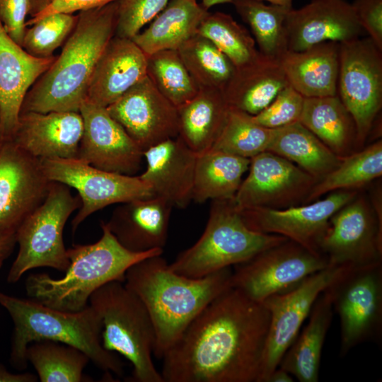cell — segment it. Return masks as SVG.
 Returning <instances> with one entry per match:
<instances>
[{"instance_id": "1", "label": "cell", "mask_w": 382, "mask_h": 382, "mask_svg": "<svg viewBox=\"0 0 382 382\" xmlns=\"http://www.w3.org/2000/svg\"><path fill=\"white\" fill-rule=\"evenodd\" d=\"M270 322L262 303L230 287L163 354V382H257Z\"/></svg>"}, {"instance_id": "2", "label": "cell", "mask_w": 382, "mask_h": 382, "mask_svg": "<svg viewBox=\"0 0 382 382\" xmlns=\"http://www.w3.org/2000/svg\"><path fill=\"white\" fill-rule=\"evenodd\" d=\"M161 255L132 265L124 282L149 314L155 332L153 354L160 359L201 311L231 287L232 276L226 267L200 278L185 277L173 271Z\"/></svg>"}, {"instance_id": "3", "label": "cell", "mask_w": 382, "mask_h": 382, "mask_svg": "<svg viewBox=\"0 0 382 382\" xmlns=\"http://www.w3.org/2000/svg\"><path fill=\"white\" fill-rule=\"evenodd\" d=\"M117 8L115 1L80 11L61 54L29 89L21 112H79L96 64L115 35Z\"/></svg>"}, {"instance_id": "4", "label": "cell", "mask_w": 382, "mask_h": 382, "mask_svg": "<svg viewBox=\"0 0 382 382\" xmlns=\"http://www.w3.org/2000/svg\"><path fill=\"white\" fill-rule=\"evenodd\" d=\"M0 305L13 323L10 363L15 369L27 368L26 349L30 343L50 340L79 349L104 371L123 374L121 360L102 345L101 319L90 304L81 311L67 312L0 291Z\"/></svg>"}, {"instance_id": "5", "label": "cell", "mask_w": 382, "mask_h": 382, "mask_svg": "<svg viewBox=\"0 0 382 382\" xmlns=\"http://www.w3.org/2000/svg\"><path fill=\"white\" fill-rule=\"evenodd\" d=\"M100 226L103 233L98 241L74 245L66 250L70 263L63 277L54 279L45 273L28 277L25 286L30 299L64 311H81L97 289L112 281L124 282L132 265L163 253V249L130 251L117 241L104 222Z\"/></svg>"}, {"instance_id": "6", "label": "cell", "mask_w": 382, "mask_h": 382, "mask_svg": "<svg viewBox=\"0 0 382 382\" xmlns=\"http://www.w3.org/2000/svg\"><path fill=\"white\" fill-rule=\"evenodd\" d=\"M89 304L101 319L103 347L118 352L132 364L129 381L163 382L152 360L154 325L139 297L124 282L112 281L93 292Z\"/></svg>"}, {"instance_id": "7", "label": "cell", "mask_w": 382, "mask_h": 382, "mask_svg": "<svg viewBox=\"0 0 382 382\" xmlns=\"http://www.w3.org/2000/svg\"><path fill=\"white\" fill-rule=\"evenodd\" d=\"M287 239L250 229L233 199L212 200L203 233L195 244L179 253L169 267L183 276L200 278L243 262Z\"/></svg>"}, {"instance_id": "8", "label": "cell", "mask_w": 382, "mask_h": 382, "mask_svg": "<svg viewBox=\"0 0 382 382\" xmlns=\"http://www.w3.org/2000/svg\"><path fill=\"white\" fill-rule=\"evenodd\" d=\"M81 205L79 196L73 195L69 187L51 183L45 199L16 230L18 251L7 275L9 284H15L34 268L67 270L70 262L63 231L69 216Z\"/></svg>"}, {"instance_id": "9", "label": "cell", "mask_w": 382, "mask_h": 382, "mask_svg": "<svg viewBox=\"0 0 382 382\" xmlns=\"http://www.w3.org/2000/svg\"><path fill=\"white\" fill-rule=\"evenodd\" d=\"M340 323V357L382 335V262L347 265L326 287Z\"/></svg>"}, {"instance_id": "10", "label": "cell", "mask_w": 382, "mask_h": 382, "mask_svg": "<svg viewBox=\"0 0 382 382\" xmlns=\"http://www.w3.org/2000/svg\"><path fill=\"white\" fill-rule=\"evenodd\" d=\"M337 96L354 120L360 150L382 107V50L370 37L340 43Z\"/></svg>"}, {"instance_id": "11", "label": "cell", "mask_w": 382, "mask_h": 382, "mask_svg": "<svg viewBox=\"0 0 382 382\" xmlns=\"http://www.w3.org/2000/svg\"><path fill=\"white\" fill-rule=\"evenodd\" d=\"M329 265L325 257L287 239L234 265L231 286L262 303L270 296L294 288Z\"/></svg>"}, {"instance_id": "12", "label": "cell", "mask_w": 382, "mask_h": 382, "mask_svg": "<svg viewBox=\"0 0 382 382\" xmlns=\"http://www.w3.org/2000/svg\"><path fill=\"white\" fill-rule=\"evenodd\" d=\"M51 182L75 189L81 205L71 221L73 233L92 214L109 205L154 196L151 187L140 177L103 170L79 158L40 159Z\"/></svg>"}, {"instance_id": "13", "label": "cell", "mask_w": 382, "mask_h": 382, "mask_svg": "<svg viewBox=\"0 0 382 382\" xmlns=\"http://www.w3.org/2000/svg\"><path fill=\"white\" fill-rule=\"evenodd\" d=\"M320 252L332 265L382 262V220L366 194L359 191L330 217Z\"/></svg>"}, {"instance_id": "14", "label": "cell", "mask_w": 382, "mask_h": 382, "mask_svg": "<svg viewBox=\"0 0 382 382\" xmlns=\"http://www.w3.org/2000/svg\"><path fill=\"white\" fill-rule=\"evenodd\" d=\"M347 265H330L294 288L270 296L262 302L269 311L270 322L257 382H267L299 333L318 296Z\"/></svg>"}, {"instance_id": "15", "label": "cell", "mask_w": 382, "mask_h": 382, "mask_svg": "<svg viewBox=\"0 0 382 382\" xmlns=\"http://www.w3.org/2000/svg\"><path fill=\"white\" fill-rule=\"evenodd\" d=\"M248 170L233 199L238 210L254 207L281 209L306 204L319 180L270 151L251 158Z\"/></svg>"}, {"instance_id": "16", "label": "cell", "mask_w": 382, "mask_h": 382, "mask_svg": "<svg viewBox=\"0 0 382 382\" xmlns=\"http://www.w3.org/2000/svg\"><path fill=\"white\" fill-rule=\"evenodd\" d=\"M358 192L347 190L334 191L323 199L286 209L254 207L238 211L250 229L282 236L313 253L322 255L320 245L330 217L353 199Z\"/></svg>"}, {"instance_id": "17", "label": "cell", "mask_w": 382, "mask_h": 382, "mask_svg": "<svg viewBox=\"0 0 382 382\" xmlns=\"http://www.w3.org/2000/svg\"><path fill=\"white\" fill-rule=\"evenodd\" d=\"M51 181L40 158L11 139L0 141V232L16 231L45 199Z\"/></svg>"}, {"instance_id": "18", "label": "cell", "mask_w": 382, "mask_h": 382, "mask_svg": "<svg viewBox=\"0 0 382 382\" xmlns=\"http://www.w3.org/2000/svg\"><path fill=\"white\" fill-rule=\"evenodd\" d=\"M79 113L83 128L77 158L103 170L128 175L137 173L144 151L107 108L85 99Z\"/></svg>"}, {"instance_id": "19", "label": "cell", "mask_w": 382, "mask_h": 382, "mask_svg": "<svg viewBox=\"0 0 382 382\" xmlns=\"http://www.w3.org/2000/svg\"><path fill=\"white\" fill-rule=\"evenodd\" d=\"M106 108L143 151L178 136L177 107L158 91L148 76Z\"/></svg>"}, {"instance_id": "20", "label": "cell", "mask_w": 382, "mask_h": 382, "mask_svg": "<svg viewBox=\"0 0 382 382\" xmlns=\"http://www.w3.org/2000/svg\"><path fill=\"white\" fill-rule=\"evenodd\" d=\"M285 29L289 51H301L328 41L345 42L364 33L346 0H311L301 8H291Z\"/></svg>"}, {"instance_id": "21", "label": "cell", "mask_w": 382, "mask_h": 382, "mask_svg": "<svg viewBox=\"0 0 382 382\" xmlns=\"http://www.w3.org/2000/svg\"><path fill=\"white\" fill-rule=\"evenodd\" d=\"M79 112H21L10 139L40 158H77L83 134Z\"/></svg>"}, {"instance_id": "22", "label": "cell", "mask_w": 382, "mask_h": 382, "mask_svg": "<svg viewBox=\"0 0 382 382\" xmlns=\"http://www.w3.org/2000/svg\"><path fill=\"white\" fill-rule=\"evenodd\" d=\"M197 156L179 136L168 139L144 151L146 166L139 176L154 196L185 209L192 201Z\"/></svg>"}, {"instance_id": "23", "label": "cell", "mask_w": 382, "mask_h": 382, "mask_svg": "<svg viewBox=\"0 0 382 382\" xmlns=\"http://www.w3.org/2000/svg\"><path fill=\"white\" fill-rule=\"evenodd\" d=\"M56 57L38 58L28 53L6 32L0 21V117L2 139L16 127L26 93Z\"/></svg>"}, {"instance_id": "24", "label": "cell", "mask_w": 382, "mask_h": 382, "mask_svg": "<svg viewBox=\"0 0 382 382\" xmlns=\"http://www.w3.org/2000/svg\"><path fill=\"white\" fill-rule=\"evenodd\" d=\"M173 206L151 196L121 203L105 224L117 241L132 252L163 249Z\"/></svg>"}, {"instance_id": "25", "label": "cell", "mask_w": 382, "mask_h": 382, "mask_svg": "<svg viewBox=\"0 0 382 382\" xmlns=\"http://www.w3.org/2000/svg\"><path fill=\"white\" fill-rule=\"evenodd\" d=\"M147 76V56L132 40L114 35L100 56L86 100L107 108Z\"/></svg>"}, {"instance_id": "26", "label": "cell", "mask_w": 382, "mask_h": 382, "mask_svg": "<svg viewBox=\"0 0 382 382\" xmlns=\"http://www.w3.org/2000/svg\"><path fill=\"white\" fill-rule=\"evenodd\" d=\"M289 86L304 98L337 95L340 43L324 42L279 59Z\"/></svg>"}, {"instance_id": "27", "label": "cell", "mask_w": 382, "mask_h": 382, "mask_svg": "<svg viewBox=\"0 0 382 382\" xmlns=\"http://www.w3.org/2000/svg\"><path fill=\"white\" fill-rule=\"evenodd\" d=\"M289 86L279 61L262 54L255 62L236 69L222 91L230 107L255 115Z\"/></svg>"}, {"instance_id": "28", "label": "cell", "mask_w": 382, "mask_h": 382, "mask_svg": "<svg viewBox=\"0 0 382 382\" xmlns=\"http://www.w3.org/2000/svg\"><path fill=\"white\" fill-rule=\"evenodd\" d=\"M333 313L330 296L324 290L313 305L306 326L286 349L278 366L300 382H318L323 347Z\"/></svg>"}, {"instance_id": "29", "label": "cell", "mask_w": 382, "mask_h": 382, "mask_svg": "<svg viewBox=\"0 0 382 382\" xmlns=\"http://www.w3.org/2000/svg\"><path fill=\"white\" fill-rule=\"evenodd\" d=\"M229 108L221 90L199 88L192 98L177 108L178 136L197 154L210 149L224 127Z\"/></svg>"}, {"instance_id": "30", "label": "cell", "mask_w": 382, "mask_h": 382, "mask_svg": "<svg viewBox=\"0 0 382 382\" xmlns=\"http://www.w3.org/2000/svg\"><path fill=\"white\" fill-rule=\"evenodd\" d=\"M208 13L197 0H169L149 25L132 40L146 56L161 50H177L197 33Z\"/></svg>"}, {"instance_id": "31", "label": "cell", "mask_w": 382, "mask_h": 382, "mask_svg": "<svg viewBox=\"0 0 382 382\" xmlns=\"http://www.w3.org/2000/svg\"><path fill=\"white\" fill-rule=\"evenodd\" d=\"M299 122L340 158L359 151L354 120L337 95L305 98Z\"/></svg>"}, {"instance_id": "32", "label": "cell", "mask_w": 382, "mask_h": 382, "mask_svg": "<svg viewBox=\"0 0 382 382\" xmlns=\"http://www.w3.org/2000/svg\"><path fill=\"white\" fill-rule=\"evenodd\" d=\"M250 158L210 149L197 154L192 200H228L235 197Z\"/></svg>"}, {"instance_id": "33", "label": "cell", "mask_w": 382, "mask_h": 382, "mask_svg": "<svg viewBox=\"0 0 382 382\" xmlns=\"http://www.w3.org/2000/svg\"><path fill=\"white\" fill-rule=\"evenodd\" d=\"M267 151L287 159L318 180L342 159L299 122L275 129Z\"/></svg>"}, {"instance_id": "34", "label": "cell", "mask_w": 382, "mask_h": 382, "mask_svg": "<svg viewBox=\"0 0 382 382\" xmlns=\"http://www.w3.org/2000/svg\"><path fill=\"white\" fill-rule=\"evenodd\" d=\"M382 175V141L378 139L342 158L340 165L319 180L306 203L337 190H359Z\"/></svg>"}, {"instance_id": "35", "label": "cell", "mask_w": 382, "mask_h": 382, "mask_svg": "<svg viewBox=\"0 0 382 382\" xmlns=\"http://www.w3.org/2000/svg\"><path fill=\"white\" fill-rule=\"evenodd\" d=\"M231 3L249 25L259 52L279 60L287 51L285 21L292 8L266 5L259 0H233Z\"/></svg>"}, {"instance_id": "36", "label": "cell", "mask_w": 382, "mask_h": 382, "mask_svg": "<svg viewBox=\"0 0 382 382\" xmlns=\"http://www.w3.org/2000/svg\"><path fill=\"white\" fill-rule=\"evenodd\" d=\"M26 359L41 382L90 381L83 373L90 359L74 347L50 340L33 342L26 349Z\"/></svg>"}, {"instance_id": "37", "label": "cell", "mask_w": 382, "mask_h": 382, "mask_svg": "<svg viewBox=\"0 0 382 382\" xmlns=\"http://www.w3.org/2000/svg\"><path fill=\"white\" fill-rule=\"evenodd\" d=\"M177 50L199 88L223 91L236 71L230 59L210 40L197 33Z\"/></svg>"}, {"instance_id": "38", "label": "cell", "mask_w": 382, "mask_h": 382, "mask_svg": "<svg viewBox=\"0 0 382 382\" xmlns=\"http://www.w3.org/2000/svg\"><path fill=\"white\" fill-rule=\"evenodd\" d=\"M197 34L210 40L236 69L255 62L262 55L248 30L231 16L222 12L209 13Z\"/></svg>"}, {"instance_id": "39", "label": "cell", "mask_w": 382, "mask_h": 382, "mask_svg": "<svg viewBox=\"0 0 382 382\" xmlns=\"http://www.w3.org/2000/svg\"><path fill=\"white\" fill-rule=\"evenodd\" d=\"M274 131L256 123L253 115L230 107L224 127L211 149L251 158L267 151Z\"/></svg>"}, {"instance_id": "40", "label": "cell", "mask_w": 382, "mask_h": 382, "mask_svg": "<svg viewBox=\"0 0 382 382\" xmlns=\"http://www.w3.org/2000/svg\"><path fill=\"white\" fill-rule=\"evenodd\" d=\"M147 76L177 108L192 98L199 90L176 50H161L147 56Z\"/></svg>"}, {"instance_id": "41", "label": "cell", "mask_w": 382, "mask_h": 382, "mask_svg": "<svg viewBox=\"0 0 382 382\" xmlns=\"http://www.w3.org/2000/svg\"><path fill=\"white\" fill-rule=\"evenodd\" d=\"M78 16L57 13L45 17L26 28L22 47L38 58L54 56V52L67 40L77 23Z\"/></svg>"}, {"instance_id": "42", "label": "cell", "mask_w": 382, "mask_h": 382, "mask_svg": "<svg viewBox=\"0 0 382 382\" xmlns=\"http://www.w3.org/2000/svg\"><path fill=\"white\" fill-rule=\"evenodd\" d=\"M169 0H117L115 35L132 39L163 11Z\"/></svg>"}, {"instance_id": "43", "label": "cell", "mask_w": 382, "mask_h": 382, "mask_svg": "<svg viewBox=\"0 0 382 382\" xmlns=\"http://www.w3.org/2000/svg\"><path fill=\"white\" fill-rule=\"evenodd\" d=\"M304 98L301 94L289 86L265 109L253 115V119L260 125L270 129H277L299 122Z\"/></svg>"}, {"instance_id": "44", "label": "cell", "mask_w": 382, "mask_h": 382, "mask_svg": "<svg viewBox=\"0 0 382 382\" xmlns=\"http://www.w3.org/2000/svg\"><path fill=\"white\" fill-rule=\"evenodd\" d=\"M30 13V0H0V21L8 35L22 47Z\"/></svg>"}, {"instance_id": "45", "label": "cell", "mask_w": 382, "mask_h": 382, "mask_svg": "<svg viewBox=\"0 0 382 382\" xmlns=\"http://www.w3.org/2000/svg\"><path fill=\"white\" fill-rule=\"evenodd\" d=\"M351 4L363 30L382 50V0H354Z\"/></svg>"}, {"instance_id": "46", "label": "cell", "mask_w": 382, "mask_h": 382, "mask_svg": "<svg viewBox=\"0 0 382 382\" xmlns=\"http://www.w3.org/2000/svg\"><path fill=\"white\" fill-rule=\"evenodd\" d=\"M117 0H50L40 11L32 16L26 26L32 25L40 19L57 13L72 14L104 6Z\"/></svg>"}, {"instance_id": "47", "label": "cell", "mask_w": 382, "mask_h": 382, "mask_svg": "<svg viewBox=\"0 0 382 382\" xmlns=\"http://www.w3.org/2000/svg\"><path fill=\"white\" fill-rule=\"evenodd\" d=\"M16 231L0 232V268L16 245Z\"/></svg>"}, {"instance_id": "48", "label": "cell", "mask_w": 382, "mask_h": 382, "mask_svg": "<svg viewBox=\"0 0 382 382\" xmlns=\"http://www.w3.org/2000/svg\"><path fill=\"white\" fill-rule=\"evenodd\" d=\"M37 377L30 373L14 374L0 364V382H35Z\"/></svg>"}, {"instance_id": "49", "label": "cell", "mask_w": 382, "mask_h": 382, "mask_svg": "<svg viewBox=\"0 0 382 382\" xmlns=\"http://www.w3.org/2000/svg\"><path fill=\"white\" fill-rule=\"evenodd\" d=\"M294 378L286 370L277 367L268 377L267 382H294Z\"/></svg>"}, {"instance_id": "50", "label": "cell", "mask_w": 382, "mask_h": 382, "mask_svg": "<svg viewBox=\"0 0 382 382\" xmlns=\"http://www.w3.org/2000/svg\"><path fill=\"white\" fill-rule=\"evenodd\" d=\"M232 1L233 0H201V4L205 9L208 10L213 6L225 3H231Z\"/></svg>"}, {"instance_id": "51", "label": "cell", "mask_w": 382, "mask_h": 382, "mask_svg": "<svg viewBox=\"0 0 382 382\" xmlns=\"http://www.w3.org/2000/svg\"><path fill=\"white\" fill-rule=\"evenodd\" d=\"M259 1H267L271 4L279 5L282 6H286L291 8L292 1L293 0H259Z\"/></svg>"}, {"instance_id": "52", "label": "cell", "mask_w": 382, "mask_h": 382, "mask_svg": "<svg viewBox=\"0 0 382 382\" xmlns=\"http://www.w3.org/2000/svg\"><path fill=\"white\" fill-rule=\"evenodd\" d=\"M1 117H0V141H1Z\"/></svg>"}]
</instances>
